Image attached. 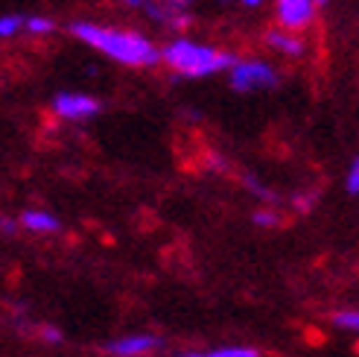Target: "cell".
<instances>
[{
    "mask_svg": "<svg viewBox=\"0 0 359 357\" xmlns=\"http://www.w3.org/2000/svg\"><path fill=\"white\" fill-rule=\"evenodd\" d=\"M70 35L88 44L91 50L109 56L117 65L126 67H152L161 62V50L135 30H120V27H102L94 21H74Z\"/></svg>",
    "mask_w": 359,
    "mask_h": 357,
    "instance_id": "cell-1",
    "label": "cell"
},
{
    "mask_svg": "<svg viewBox=\"0 0 359 357\" xmlns=\"http://www.w3.org/2000/svg\"><path fill=\"white\" fill-rule=\"evenodd\" d=\"M161 62H164L172 74L187 77V79H202L219 70H231V65L237 62L234 53L210 47L205 41L193 39H172L161 47Z\"/></svg>",
    "mask_w": 359,
    "mask_h": 357,
    "instance_id": "cell-2",
    "label": "cell"
},
{
    "mask_svg": "<svg viewBox=\"0 0 359 357\" xmlns=\"http://www.w3.org/2000/svg\"><path fill=\"white\" fill-rule=\"evenodd\" d=\"M231 88L240 94H251V91H263V88L278 85V74L275 67L263 62V59H237L228 70Z\"/></svg>",
    "mask_w": 359,
    "mask_h": 357,
    "instance_id": "cell-3",
    "label": "cell"
},
{
    "mask_svg": "<svg viewBox=\"0 0 359 357\" xmlns=\"http://www.w3.org/2000/svg\"><path fill=\"white\" fill-rule=\"evenodd\" d=\"M318 0H275V15L278 24L286 30L304 32L307 27L316 24V12H318Z\"/></svg>",
    "mask_w": 359,
    "mask_h": 357,
    "instance_id": "cell-4",
    "label": "cell"
},
{
    "mask_svg": "<svg viewBox=\"0 0 359 357\" xmlns=\"http://www.w3.org/2000/svg\"><path fill=\"white\" fill-rule=\"evenodd\" d=\"M53 112L62 120H88L100 112V103L91 94H76V91H65L53 97Z\"/></svg>",
    "mask_w": 359,
    "mask_h": 357,
    "instance_id": "cell-5",
    "label": "cell"
},
{
    "mask_svg": "<svg viewBox=\"0 0 359 357\" xmlns=\"http://www.w3.org/2000/svg\"><path fill=\"white\" fill-rule=\"evenodd\" d=\"M266 44L272 47L275 53H280V56H290V59L304 56V50H307V44H304V39H301V32L286 30L280 24L266 32Z\"/></svg>",
    "mask_w": 359,
    "mask_h": 357,
    "instance_id": "cell-6",
    "label": "cell"
},
{
    "mask_svg": "<svg viewBox=\"0 0 359 357\" xmlns=\"http://www.w3.org/2000/svg\"><path fill=\"white\" fill-rule=\"evenodd\" d=\"M193 0H149L147 12L161 24H184L187 21V6Z\"/></svg>",
    "mask_w": 359,
    "mask_h": 357,
    "instance_id": "cell-7",
    "label": "cell"
},
{
    "mask_svg": "<svg viewBox=\"0 0 359 357\" xmlns=\"http://www.w3.org/2000/svg\"><path fill=\"white\" fill-rule=\"evenodd\" d=\"M158 349V340L149 334H135V337H123V340H114L109 346L111 354L117 357H140V354H149Z\"/></svg>",
    "mask_w": 359,
    "mask_h": 357,
    "instance_id": "cell-8",
    "label": "cell"
},
{
    "mask_svg": "<svg viewBox=\"0 0 359 357\" xmlns=\"http://www.w3.org/2000/svg\"><path fill=\"white\" fill-rule=\"evenodd\" d=\"M21 226L27 228V231H56L59 228V220L53 217V214H47V211H27L24 217H21Z\"/></svg>",
    "mask_w": 359,
    "mask_h": 357,
    "instance_id": "cell-9",
    "label": "cell"
},
{
    "mask_svg": "<svg viewBox=\"0 0 359 357\" xmlns=\"http://www.w3.org/2000/svg\"><path fill=\"white\" fill-rule=\"evenodd\" d=\"M53 30H56V21H50V18H44V15H27L24 32L35 35V39H44V35H50Z\"/></svg>",
    "mask_w": 359,
    "mask_h": 357,
    "instance_id": "cell-10",
    "label": "cell"
},
{
    "mask_svg": "<svg viewBox=\"0 0 359 357\" xmlns=\"http://www.w3.org/2000/svg\"><path fill=\"white\" fill-rule=\"evenodd\" d=\"M27 27V15H4L0 18V39H12Z\"/></svg>",
    "mask_w": 359,
    "mask_h": 357,
    "instance_id": "cell-11",
    "label": "cell"
},
{
    "mask_svg": "<svg viewBox=\"0 0 359 357\" xmlns=\"http://www.w3.org/2000/svg\"><path fill=\"white\" fill-rule=\"evenodd\" d=\"M184 357H257L255 349H219L210 354H184Z\"/></svg>",
    "mask_w": 359,
    "mask_h": 357,
    "instance_id": "cell-12",
    "label": "cell"
},
{
    "mask_svg": "<svg viewBox=\"0 0 359 357\" xmlns=\"http://www.w3.org/2000/svg\"><path fill=\"white\" fill-rule=\"evenodd\" d=\"M333 323L339 328H348V331H359V311H345V313H336Z\"/></svg>",
    "mask_w": 359,
    "mask_h": 357,
    "instance_id": "cell-13",
    "label": "cell"
},
{
    "mask_svg": "<svg viewBox=\"0 0 359 357\" xmlns=\"http://www.w3.org/2000/svg\"><path fill=\"white\" fill-rule=\"evenodd\" d=\"M345 188H348V193H359V158L351 164V170H348V176H345Z\"/></svg>",
    "mask_w": 359,
    "mask_h": 357,
    "instance_id": "cell-14",
    "label": "cell"
},
{
    "mask_svg": "<svg viewBox=\"0 0 359 357\" xmlns=\"http://www.w3.org/2000/svg\"><path fill=\"white\" fill-rule=\"evenodd\" d=\"M255 223H257V226H275V223H278V214H272V211H257V214H255Z\"/></svg>",
    "mask_w": 359,
    "mask_h": 357,
    "instance_id": "cell-15",
    "label": "cell"
},
{
    "mask_svg": "<svg viewBox=\"0 0 359 357\" xmlns=\"http://www.w3.org/2000/svg\"><path fill=\"white\" fill-rule=\"evenodd\" d=\"M41 334H44L47 343H56V340H59V331H56V328H41Z\"/></svg>",
    "mask_w": 359,
    "mask_h": 357,
    "instance_id": "cell-16",
    "label": "cell"
},
{
    "mask_svg": "<svg viewBox=\"0 0 359 357\" xmlns=\"http://www.w3.org/2000/svg\"><path fill=\"white\" fill-rule=\"evenodd\" d=\"M266 4V0H240V6H245V9H260Z\"/></svg>",
    "mask_w": 359,
    "mask_h": 357,
    "instance_id": "cell-17",
    "label": "cell"
},
{
    "mask_svg": "<svg viewBox=\"0 0 359 357\" xmlns=\"http://www.w3.org/2000/svg\"><path fill=\"white\" fill-rule=\"evenodd\" d=\"M318 4H321V6H325V4H327V0H318Z\"/></svg>",
    "mask_w": 359,
    "mask_h": 357,
    "instance_id": "cell-18",
    "label": "cell"
}]
</instances>
